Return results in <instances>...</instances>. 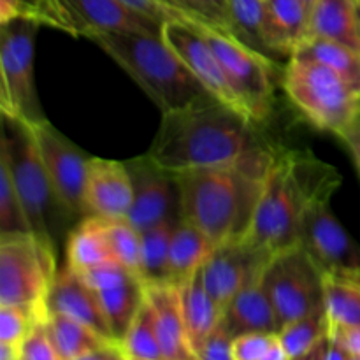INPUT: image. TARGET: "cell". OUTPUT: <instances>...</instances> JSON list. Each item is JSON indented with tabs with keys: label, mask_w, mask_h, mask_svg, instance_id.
Instances as JSON below:
<instances>
[{
	"label": "cell",
	"mask_w": 360,
	"mask_h": 360,
	"mask_svg": "<svg viewBox=\"0 0 360 360\" xmlns=\"http://www.w3.org/2000/svg\"><path fill=\"white\" fill-rule=\"evenodd\" d=\"M274 153L267 144L229 164L176 172L183 220L214 246L248 238Z\"/></svg>",
	"instance_id": "cell-1"
},
{
	"label": "cell",
	"mask_w": 360,
	"mask_h": 360,
	"mask_svg": "<svg viewBox=\"0 0 360 360\" xmlns=\"http://www.w3.org/2000/svg\"><path fill=\"white\" fill-rule=\"evenodd\" d=\"M267 141L257 123L218 98L162 112L160 127L146 151L165 171L183 172L234 162Z\"/></svg>",
	"instance_id": "cell-2"
},
{
	"label": "cell",
	"mask_w": 360,
	"mask_h": 360,
	"mask_svg": "<svg viewBox=\"0 0 360 360\" xmlns=\"http://www.w3.org/2000/svg\"><path fill=\"white\" fill-rule=\"evenodd\" d=\"M340 186V171L311 151L276 148L248 238L273 253L299 245L309 207Z\"/></svg>",
	"instance_id": "cell-3"
},
{
	"label": "cell",
	"mask_w": 360,
	"mask_h": 360,
	"mask_svg": "<svg viewBox=\"0 0 360 360\" xmlns=\"http://www.w3.org/2000/svg\"><path fill=\"white\" fill-rule=\"evenodd\" d=\"M88 39L108 53L162 112L217 98L193 76L162 35L104 32Z\"/></svg>",
	"instance_id": "cell-4"
},
{
	"label": "cell",
	"mask_w": 360,
	"mask_h": 360,
	"mask_svg": "<svg viewBox=\"0 0 360 360\" xmlns=\"http://www.w3.org/2000/svg\"><path fill=\"white\" fill-rule=\"evenodd\" d=\"M0 158L13 176L32 236L58 259L77 218L60 199L27 123L2 115Z\"/></svg>",
	"instance_id": "cell-5"
},
{
	"label": "cell",
	"mask_w": 360,
	"mask_h": 360,
	"mask_svg": "<svg viewBox=\"0 0 360 360\" xmlns=\"http://www.w3.org/2000/svg\"><path fill=\"white\" fill-rule=\"evenodd\" d=\"M283 90L313 127L338 137L359 118L360 95L333 69L294 55L283 70Z\"/></svg>",
	"instance_id": "cell-6"
},
{
	"label": "cell",
	"mask_w": 360,
	"mask_h": 360,
	"mask_svg": "<svg viewBox=\"0 0 360 360\" xmlns=\"http://www.w3.org/2000/svg\"><path fill=\"white\" fill-rule=\"evenodd\" d=\"M42 25L30 18L0 23V111L28 127L48 122L35 88V39Z\"/></svg>",
	"instance_id": "cell-7"
},
{
	"label": "cell",
	"mask_w": 360,
	"mask_h": 360,
	"mask_svg": "<svg viewBox=\"0 0 360 360\" xmlns=\"http://www.w3.org/2000/svg\"><path fill=\"white\" fill-rule=\"evenodd\" d=\"M56 264L58 259L34 236L0 238V306L23 308L44 322L46 299L58 273Z\"/></svg>",
	"instance_id": "cell-8"
},
{
	"label": "cell",
	"mask_w": 360,
	"mask_h": 360,
	"mask_svg": "<svg viewBox=\"0 0 360 360\" xmlns=\"http://www.w3.org/2000/svg\"><path fill=\"white\" fill-rule=\"evenodd\" d=\"M262 285L276 313L278 333L302 316L326 309V273L301 245L274 253Z\"/></svg>",
	"instance_id": "cell-9"
},
{
	"label": "cell",
	"mask_w": 360,
	"mask_h": 360,
	"mask_svg": "<svg viewBox=\"0 0 360 360\" xmlns=\"http://www.w3.org/2000/svg\"><path fill=\"white\" fill-rule=\"evenodd\" d=\"M206 41L220 60L236 95L252 122L264 123L273 112L274 74L278 63L243 44L227 32L207 23H199Z\"/></svg>",
	"instance_id": "cell-10"
},
{
	"label": "cell",
	"mask_w": 360,
	"mask_h": 360,
	"mask_svg": "<svg viewBox=\"0 0 360 360\" xmlns=\"http://www.w3.org/2000/svg\"><path fill=\"white\" fill-rule=\"evenodd\" d=\"M299 245L327 276L360 280V245L330 210V199H320L306 213Z\"/></svg>",
	"instance_id": "cell-11"
},
{
	"label": "cell",
	"mask_w": 360,
	"mask_h": 360,
	"mask_svg": "<svg viewBox=\"0 0 360 360\" xmlns=\"http://www.w3.org/2000/svg\"><path fill=\"white\" fill-rule=\"evenodd\" d=\"M273 257V252L252 238L214 246L210 259L200 267V273L207 292L221 311L238 292L262 280Z\"/></svg>",
	"instance_id": "cell-12"
},
{
	"label": "cell",
	"mask_w": 360,
	"mask_h": 360,
	"mask_svg": "<svg viewBox=\"0 0 360 360\" xmlns=\"http://www.w3.org/2000/svg\"><path fill=\"white\" fill-rule=\"evenodd\" d=\"M30 129L60 199L81 221L88 217L84 190L91 157L55 129L49 120Z\"/></svg>",
	"instance_id": "cell-13"
},
{
	"label": "cell",
	"mask_w": 360,
	"mask_h": 360,
	"mask_svg": "<svg viewBox=\"0 0 360 360\" xmlns=\"http://www.w3.org/2000/svg\"><path fill=\"white\" fill-rule=\"evenodd\" d=\"M132 179L134 199L127 220L139 232L169 220L181 218L176 176L155 164L150 155L125 162Z\"/></svg>",
	"instance_id": "cell-14"
},
{
	"label": "cell",
	"mask_w": 360,
	"mask_h": 360,
	"mask_svg": "<svg viewBox=\"0 0 360 360\" xmlns=\"http://www.w3.org/2000/svg\"><path fill=\"white\" fill-rule=\"evenodd\" d=\"M197 25L199 23L185 20L165 21L164 28H162V37L213 97L250 118L239 97L236 95L220 60L214 55L210 42L206 41Z\"/></svg>",
	"instance_id": "cell-15"
},
{
	"label": "cell",
	"mask_w": 360,
	"mask_h": 360,
	"mask_svg": "<svg viewBox=\"0 0 360 360\" xmlns=\"http://www.w3.org/2000/svg\"><path fill=\"white\" fill-rule=\"evenodd\" d=\"M74 37L104 32H144L162 35L164 21L139 13L122 0H58Z\"/></svg>",
	"instance_id": "cell-16"
},
{
	"label": "cell",
	"mask_w": 360,
	"mask_h": 360,
	"mask_svg": "<svg viewBox=\"0 0 360 360\" xmlns=\"http://www.w3.org/2000/svg\"><path fill=\"white\" fill-rule=\"evenodd\" d=\"M84 199L88 217H98L102 220L129 218L134 190L125 162L91 157Z\"/></svg>",
	"instance_id": "cell-17"
},
{
	"label": "cell",
	"mask_w": 360,
	"mask_h": 360,
	"mask_svg": "<svg viewBox=\"0 0 360 360\" xmlns=\"http://www.w3.org/2000/svg\"><path fill=\"white\" fill-rule=\"evenodd\" d=\"M46 309L48 315L49 313L65 315L88 326L105 340L115 341L97 292L69 267H62L56 273L46 299Z\"/></svg>",
	"instance_id": "cell-18"
},
{
	"label": "cell",
	"mask_w": 360,
	"mask_h": 360,
	"mask_svg": "<svg viewBox=\"0 0 360 360\" xmlns=\"http://www.w3.org/2000/svg\"><path fill=\"white\" fill-rule=\"evenodd\" d=\"M146 299L153 309L164 360H197L190 345L178 285L146 287Z\"/></svg>",
	"instance_id": "cell-19"
},
{
	"label": "cell",
	"mask_w": 360,
	"mask_h": 360,
	"mask_svg": "<svg viewBox=\"0 0 360 360\" xmlns=\"http://www.w3.org/2000/svg\"><path fill=\"white\" fill-rule=\"evenodd\" d=\"M267 41L274 58L288 62L309 32V6L304 0H264Z\"/></svg>",
	"instance_id": "cell-20"
},
{
	"label": "cell",
	"mask_w": 360,
	"mask_h": 360,
	"mask_svg": "<svg viewBox=\"0 0 360 360\" xmlns=\"http://www.w3.org/2000/svg\"><path fill=\"white\" fill-rule=\"evenodd\" d=\"M221 323L232 338L248 333L278 334L276 313L262 280L243 288L224 308Z\"/></svg>",
	"instance_id": "cell-21"
},
{
	"label": "cell",
	"mask_w": 360,
	"mask_h": 360,
	"mask_svg": "<svg viewBox=\"0 0 360 360\" xmlns=\"http://www.w3.org/2000/svg\"><path fill=\"white\" fill-rule=\"evenodd\" d=\"M102 309L108 319L109 329L116 343L122 345L132 326L134 319L139 313L144 299H146V285L137 274L127 273L120 280L112 281L108 287L98 288Z\"/></svg>",
	"instance_id": "cell-22"
},
{
	"label": "cell",
	"mask_w": 360,
	"mask_h": 360,
	"mask_svg": "<svg viewBox=\"0 0 360 360\" xmlns=\"http://www.w3.org/2000/svg\"><path fill=\"white\" fill-rule=\"evenodd\" d=\"M309 37L329 39L360 51L357 0H315L309 7Z\"/></svg>",
	"instance_id": "cell-23"
},
{
	"label": "cell",
	"mask_w": 360,
	"mask_h": 360,
	"mask_svg": "<svg viewBox=\"0 0 360 360\" xmlns=\"http://www.w3.org/2000/svg\"><path fill=\"white\" fill-rule=\"evenodd\" d=\"M178 287L179 294H181L183 315H185L190 345L193 348V354H197L206 338L221 322L224 311L207 292L200 269L195 274H192L188 280L179 283Z\"/></svg>",
	"instance_id": "cell-24"
},
{
	"label": "cell",
	"mask_w": 360,
	"mask_h": 360,
	"mask_svg": "<svg viewBox=\"0 0 360 360\" xmlns=\"http://www.w3.org/2000/svg\"><path fill=\"white\" fill-rule=\"evenodd\" d=\"M109 262H116V259L109 248L104 220L86 217L77 221L65 243V267L81 274Z\"/></svg>",
	"instance_id": "cell-25"
},
{
	"label": "cell",
	"mask_w": 360,
	"mask_h": 360,
	"mask_svg": "<svg viewBox=\"0 0 360 360\" xmlns=\"http://www.w3.org/2000/svg\"><path fill=\"white\" fill-rule=\"evenodd\" d=\"M213 250L211 239L199 227L181 218L176 224L171 239L172 283L179 285L195 274L210 259Z\"/></svg>",
	"instance_id": "cell-26"
},
{
	"label": "cell",
	"mask_w": 360,
	"mask_h": 360,
	"mask_svg": "<svg viewBox=\"0 0 360 360\" xmlns=\"http://www.w3.org/2000/svg\"><path fill=\"white\" fill-rule=\"evenodd\" d=\"M179 220L164 221L141 232V280L146 287L172 283L171 239Z\"/></svg>",
	"instance_id": "cell-27"
},
{
	"label": "cell",
	"mask_w": 360,
	"mask_h": 360,
	"mask_svg": "<svg viewBox=\"0 0 360 360\" xmlns=\"http://www.w3.org/2000/svg\"><path fill=\"white\" fill-rule=\"evenodd\" d=\"M227 25V32L238 41L278 63L267 41L264 0H229Z\"/></svg>",
	"instance_id": "cell-28"
},
{
	"label": "cell",
	"mask_w": 360,
	"mask_h": 360,
	"mask_svg": "<svg viewBox=\"0 0 360 360\" xmlns=\"http://www.w3.org/2000/svg\"><path fill=\"white\" fill-rule=\"evenodd\" d=\"M44 323L49 338H51L53 347L58 352L62 360H72L88 354V352L98 350L105 345L115 343V341L105 340L104 336L95 333L84 323L69 319L65 315H58V313H49Z\"/></svg>",
	"instance_id": "cell-29"
},
{
	"label": "cell",
	"mask_w": 360,
	"mask_h": 360,
	"mask_svg": "<svg viewBox=\"0 0 360 360\" xmlns=\"http://www.w3.org/2000/svg\"><path fill=\"white\" fill-rule=\"evenodd\" d=\"M295 55L313 58L333 69L338 76L343 77L352 90L360 95V51L341 42L329 39L309 37L295 51Z\"/></svg>",
	"instance_id": "cell-30"
},
{
	"label": "cell",
	"mask_w": 360,
	"mask_h": 360,
	"mask_svg": "<svg viewBox=\"0 0 360 360\" xmlns=\"http://www.w3.org/2000/svg\"><path fill=\"white\" fill-rule=\"evenodd\" d=\"M326 311L330 326L360 327V280L326 274Z\"/></svg>",
	"instance_id": "cell-31"
},
{
	"label": "cell",
	"mask_w": 360,
	"mask_h": 360,
	"mask_svg": "<svg viewBox=\"0 0 360 360\" xmlns=\"http://www.w3.org/2000/svg\"><path fill=\"white\" fill-rule=\"evenodd\" d=\"M122 348L127 357L137 360H164L160 341H158L157 326L151 304L144 299L139 313L134 319L125 340L122 341Z\"/></svg>",
	"instance_id": "cell-32"
},
{
	"label": "cell",
	"mask_w": 360,
	"mask_h": 360,
	"mask_svg": "<svg viewBox=\"0 0 360 360\" xmlns=\"http://www.w3.org/2000/svg\"><path fill=\"white\" fill-rule=\"evenodd\" d=\"M329 316L323 309L288 323L278 333V336L290 359H297L319 345L329 334Z\"/></svg>",
	"instance_id": "cell-33"
},
{
	"label": "cell",
	"mask_w": 360,
	"mask_h": 360,
	"mask_svg": "<svg viewBox=\"0 0 360 360\" xmlns=\"http://www.w3.org/2000/svg\"><path fill=\"white\" fill-rule=\"evenodd\" d=\"M13 18H30L42 27L72 35V28L58 0H0V23Z\"/></svg>",
	"instance_id": "cell-34"
},
{
	"label": "cell",
	"mask_w": 360,
	"mask_h": 360,
	"mask_svg": "<svg viewBox=\"0 0 360 360\" xmlns=\"http://www.w3.org/2000/svg\"><path fill=\"white\" fill-rule=\"evenodd\" d=\"M32 236L30 224L23 210L9 167L0 158V238L4 236Z\"/></svg>",
	"instance_id": "cell-35"
},
{
	"label": "cell",
	"mask_w": 360,
	"mask_h": 360,
	"mask_svg": "<svg viewBox=\"0 0 360 360\" xmlns=\"http://www.w3.org/2000/svg\"><path fill=\"white\" fill-rule=\"evenodd\" d=\"M109 248L116 262L141 278V232L129 220H104Z\"/></svg>",
	"instance_id": "cell-36"
},
{
	"label": "cell",
	"mask_w": 360,
	"mask_h": 360,
	"mask_svg": "<svg viewBox=\"0 0 360 360\" xmlns=\"http://www.w3.org/2000/svg\"><path fill=\"white\" fill-rule=\"evenodd\" d=\"M39 320L16 306H0V343L21 345Z\"/></svg>",
	"instance_id": "cell-37"
},
{
	"label": "cell",
	"mask_w": 360,
	"mask_h": 360,
	"mask_svg": "<svg viewBox=\"0 0 360 360\" xmlns=\"http://www.w3.org/2000/svg\"><path fill=\"white\" fill-rule=\"evenodd\" d=\"M23 360H62L55 350L44 322H37L21 343Z\"/></svg>",
	"instance_id": "cell-38"
},
{
	"label": "cell",
	"mask_w": 360,
	"mask_h": 360,
	"mask_svg": "<svg viewBox=\"0 0 360 360\" xmlns=\"http://www.w3.org/2000/svg\"><path fill=\"white\" fill-rule=\"evenodd\" d=\"M181 2L192 13L193 18L227 32L229 0H181Z\"/></svg>",
	"instance_id": "cell-39"
},
{
	"label": "cell",
	"mask_w": 360,
	"mask_h": 360,
	"mask_svg": "<svg viewBox=\"0 0 360 360\" xmlns=\"http://www.w3.org/2000/svg\"><path fill=\"white\" fill-rule=\"evenodd\" d=\"M276 338L278 334L273 333H248L234 338V360H260L273 347Z\"/></svg>",
	"instance_id": "cell-40"
},
{
	"label": "cell",
	"mask_w": 360,
	"mask_h": 360,
	"mask_svg": "<svg viewBox=\"0 0 360 360\" xmlns=\"http://www.w3.org/2000/svg\"><path fill=\"white\" fill-rule=\"evenodd\" d=\"M232 343H234V338L220 322L217 329L206 338L202 347L197 350L195 357L197 360H234Z\"/></svg>",
	"instance_id": "cell-41"
},
{
	"label": "cell",
	"mask_w": 360,
	"mask_h": 360,
	"mask_svg": "<svg viewBox=\"0 0 360 360\" xmlns=\"http://www.w3.org/2000/svg\"><path fill=\"white\" fill-rule=\"evenodd\" d=\"M329 336L336 340L348 354L360 357V327L330 326Z\"/></svg>",
	"instance_id": "cell-42"
},
{
	"label": "cell",
	"mask_w": 360,
	"mask_h": 360,
	"mask_svg": "<svg viewBox=\"0 0 360 360\" xmlns=\"http://www.w3.org/2000/svg\"><path fill=\"white\" fill-rule=\"evenodd\" d=\"M122 2H125L127 6L134 7V9H137L139 13H144L148 14V16L155 18V20L164 21V23L165 21L178 20L171 11L165 9L164 6H160V4L155 2V0H122Z\"/></svg>",
	"instance_id": "cell-43"
},
{
	"label": "cell",
	"mask_w": 360,
	"mask_h": 360,
	"mask_svg": "<svg viewBox=\"0 0 360 360\" xmlns=\"http://www.w3.org/2000/svg\"><path fill=\"white\" fill-rule=\"evenodd\" d=\"M341 143L347 146L348 153H350L352 160H354L355 169H357L359 176H360V115L359 118L345 130L343 134L340 136Z\"/></svg>",
	"instance_id": "cell-44"
},
{
	"label": "cell",
	"mask_w": 360,
	"mask_h": 360,
	"mask_svg": "<svg viewBox=\"0 0 360 360\" xmlns=\"http://www.w3.org/2000/svg\"><path fill=\"white\" fill-rule=\"evenodd\" d=\"M72 360H129L127 357L125 350L122 348L120 343H111L105 345V347L98 348V350L88 352V354L81 355V357H76Z\"/></svg>",
	"instance_id": "cell-45"
},
{
	"label": "cell",
	"mask_w": 360,
	"mask_h": 360,
	"mask_svg": "<svg viewBox=\"0 0 360 360\" xmlns=\"http://www.w3.org/2000/svg\"><path fill=\"white\" fill-rule=\"evenodd\" d=\"M155 2H158L160 6H164L165 9L171 11L172 14H174L178 20H185V21H193V23H202V21H199L197 18L192 16V13H190L188 9H186L185 6H183L181 0H155Z\"/></svg>",
	"instance_id": "cell-46"
},
{
	"label": "cell",
	"mask_w": 360,
	"mask_h": 360,
	"mask_svg": "<svg viewBox=\"0 0 360 360\" xmlns=\"http://www.w3.org/2000/svg\"><path fill=\"white\" fill-rule=\"evenodd\" d=\"M327 350H329V334H327V336L323 338L319 345H315V347H313L308 354L301 355V357H297V359H292V360H326Z\"/></svg>",
	"instance_id": "cell-47"
},
{
	"label": "cell",
	"mask_w": 360,
	"mask_h": 360,
	"mask_svg": "<svg viewBox=\"0 0 360 360\" xmlns=\"http://www.w3.org/2000/svg\"><path fill=\"white\" fill-rule=\"evenodd\" d=\"M260 360H292V359L290 355H288V352L285 350L283 343L280 341V336H278L276 341L273 343V347L267 350V354Z\"/></svg>",
	"instance_id": "cell-48"
},
{
	"label": "cell",
	"mask_w": 360,
	"mask_h": 360,
	"mask_svg": "<svg viewBox=\"0 0 360 360\" xmlns=\"http://www.w3.org/2000/svg\"><path fill=\"white\" fill-rule=\"evenodd\" d=\"M326 360H350V354L329 336V350H327Z\"/></svg>",
	"instance_id": "cell-49"
},
{
	"label": "cell",
	"mask_w": 360,
	"mask_h": 360,
	"mask_svg": "<svg viewBox=\"0 0 360 360\" xmlns=\"http://www.w3.org/2000/svg\"><path fill=\"white\" fill-rule=\"evenodd\" d=\"M0 360H21V345L0 343Z\"/></svg>",
	"instance_id": "cell-50"
},
{
	"label": "cell",
	"mask_w": 360,
	"mask_h": 360,
	"mask_svg": "<svg viewBox=\"0 0 360 360\" xmlns=\"http://www.w3.org/2000/svg\"><path fill=\"white\" fill-rule=\"evenodd\" d=\"M357 14H359V27H360V0H357Z\"/></svg>",
	"instance_id": "cell-51"
},
{
	"label": "cell",
	"mask_w": 360,
	"mask_h": 360,
	"mask_svg": "<svg viewBox=\"0 0 360 360\" xmlns=\"http://www.w3.org/2000/svg\"><path fill=\"white\" fill-rule=\"evenodd\" d=\"M304 2H306V4H308V6H309V7H311V6H313V4H315V0H304Z\"/></svg>",
	"instance_id": "cell-52"
},
{
	"label": "cell",
	"mask_w": 360,
	"mask_h": 360,
	"mask_svg": "<svg viewBox=\"0 0 360 360\" xmlns=\"http://www.w3.org/2000/svg\"><path fill=\"white\" fill-rule=\"evenodd\" d=\"M350 360H360V357H355V355H350Z\"/></svg>",
	"instance_id": "cell-53"
},
{
	"label": "cell",
	"mask_w": 360,
	"mask_h": 360,
	"mask_svg": "<svg viewBox=\"0 0 360 360\" xmlns=\"http://www.w3.org/2000/svg\"><path fill=\"white\" fill-rule=\"evenodd\" d=\"M129 360H137V359H129Z\"/></svg>",
	"instance_id": "cell-54"
},
{
	"label": "cell",
	"mask_w": 360,
	"mask_h": 360,
	"mask_svg": "<svg viewBox=\"0 0 360 360\" xmlns=\"http://www.w3.org/2000/svg\"><path fill=\"white\" fill-rule=\"evenodd\" d=\"M21 360H23V359H21Z\"/></svg>",
	"instance_id": "cell-55"
}]
</instances>
